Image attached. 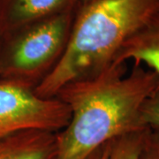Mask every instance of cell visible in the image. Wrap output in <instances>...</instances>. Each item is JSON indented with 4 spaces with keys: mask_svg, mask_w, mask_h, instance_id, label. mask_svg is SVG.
Returning <instances> with one entry per match:
<instances>
[{
    "mask_svg": "<svg viewBox=\"0 0 159 159\" xmlns=\"http://www.w3.org/2000/svg\"><path fill=\"white\" fill-rule=\"evenodd\" d=\"M1 36H2V35H1V34H0V37H1Z\"/></svg>",
    "mask_w": 159,
    "mask_h": 159,
    "instance_id": "obj_13",
    "label": "cell"
},
{
    "mask_svg": "<svg viewBox=\"0 0 159 159\" xmlns=\"http://www.w3.org/2000/svg\"><path fill=\"white\" fill-rule=\"evenodd\" d=\"M159 87L152 70L111 63L97 74L74 80L56 95L68 106L71 117L57 133L54 159H87L115 138L149 128L142 120V107Z\"/></svg>",
    "mask_w": 159,
    "mask_h": 159,
    "instance_id": "obj_1",
    "label": "cell"
},
{
    "mask_svg": "<svg viewBox=\"0 0 159 159\" xmlns=\"http://www.w3.org/2000/svg\"><path fill=\"white\" fill-rule=\"evenodd\" d=\"M57 133L25 130L0 139V159H54Z\"/></svg>",
    "mask_w": 159,
    "mask_h": 159,
    "instance_id": "obj_7",
    "label": "cell"
},
{
    "mask_svg": "<svg viewBox=\"0 0 159 159\" xmlns=\"http://www.w3.org/2000/svg\"><path fill=\"white\" fill-rule=\"evenodd\" d=\"M100 148H99V149H97V151H95L94 153L92 154L91 156H89V157H88L87 159H98L99 158V151H100Z\"/></svg>",
    "mask_w": 159,
    "mask_h": 159,
    "instance_id": "obj_11",
    "label": "cell"
},
{
    "mask_svg": "<svg viewBox=\"0 0 159 159\" xmlns=\"http://www.w3.org/2000/svg\"><path fill=\"white\" fill-rule=\"evenodd\" d=\"M81 1H83L84 3H89V2H91V1H94V0H81Z\"/></svg>",
    "mask_w": 159,
    "mask_h": 159,
    "instance_id": "obj_12",
    "label": "cell"
},
{
    "mask_svg": "<svg viewBox=\"0 0 159 159\" xmlns=\"http://www.w3.org/2000/svg\"><path fill=\"white\" fill-rule=\"evenodd\" d=\"M139 159H159V132L149 128Z\"/></svg>",
    "mask_w": 159,
    "mask_h": 159,
    "instance_id": "obj_10",
    "label": "cell"
},
{
    "mask_svg": "<svg viewBox=\"0 0 159 159\" xmlns=\"http://www.w3.org/2000/svg\"><path fill=\"white\" fill-rule=\"evenodd\" d=\"M70 117L68 106L57 97L43 98L29 87L0 80V139L33 129L58 133Z\"/></svg>",
    "mask_w": 159,
    "mask_h": 159,
    "instance_id": "obj_4",
    "label": "cell"
},
{
    "mask_svg": "<svg viewBox=\"0 0 159 159\" xmlns=\"http://www.w3.org/2000/svg\"><path fill=\"white\" fill-rule=\"evenodd\" d=\"M158 132H159V130H158Z\"/></svg>",
    "mask_w": 159,
    "mask_h": 159,
    "instance_id": "obj_14",
    "label": "cell"
},
{
    "mask_svg": "<svg viewBox=\"0 0 159 159\" xmlns=\"http://www.w3.org/2000/svg\"><path fill=\"white\" fill-rule=\"evenodd\" d=\"M72 25L66 10L11 32L13 35L0 50L1 80L34 89L61 57Z\"/></svg>",
    "mask_w": 159,
    "mask_h": 159,
    "instance_id": "obj_3",
    "label": "cell"
},
{
    "mask_svg": "<svg viewBox=\"0 0 159 159\" xmlns=\"http://www.w3.org/2000/svg\"><path fill=\"white\" fill-rule=\"evenodd\" d=\"M159 6V0H94L85 3L72 25L58 61L34 89L40 97H55L74 80L108 66L122 45L142 28Z\"/></svg>",
    "mask_w": 159,
    "mask_h": 159,
    "instance_id": "obj_2",
    "label": "cell"
},
{
    "mask_svg": "<svg viewBox=\"0 0 159 159\" xmlns=\"http://www.w3.org/2000/svg\"><path fill=\"white\" fill-rule=\"evenodd\" d=\"M149 128L115 138L100 148L98 159H139Z\"/></svg>",
    "mask_w": 159,
    "mask_h": 159,
    "instance_id": "obj_8",
    "label": "cell"
},
{
    "mask_svg": "<svg viewBox=\"0 0 159 159\" xmlns=\"http://www.w3.org/2000/svg\"><path fill=\"white\" fill-rule=\"evenodd\" d=\"M72 0H6L0 7V34H9L67 10Z\"/></svg>",
    "mask_w": 159,
    "mask_h": 159,
    "instance_id": "obj_5",
    "label": "cell"
},
{
    "mask_svg": "<svg viewBox=\"0 0 159 159\" xmlns=\"http://www.w3.org/2000/svg\"><path fill=\"white\" fill-rule=\"evenodd\" d=\"M132 60L134 65L144 64L159 77V6L148 21L118 51L114 64H126Z\"/></svg>",
    "mask_w": 159,
    "mask_h": 159,
    "instance_id": "obj_6",
    "label": "cell"
},
{
    "mask_svg": "<svg viewBox=\"0 0 159 159\" xmlns=\"http://www.w3.org/2000/svg\"><path fill=\"white\" fill-rule=\"evenodd\" d=\"M142 120L147 127L159 129V87L143 103Z\"/></svg>",
    "mask_w": 159,
    "mask_h": 159,
    "instance_id": "obj_9",
    "label": "cell"
}]
</instances>
